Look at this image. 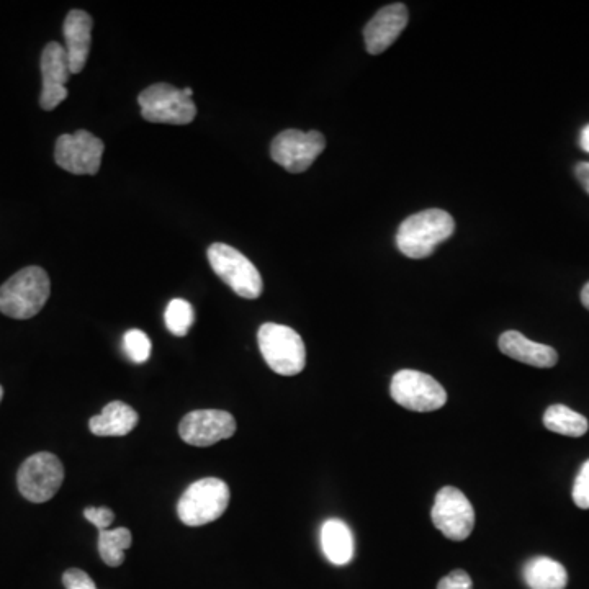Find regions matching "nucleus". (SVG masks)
Instances as JSON below:
<instances>
[{
	"mask_svg": "<svg viewBox=\"0 0 589 589\" xmlns=\"http://www.w3.org/2000/svg\"><path fill=\"white\" fill-rule=\"evenodd\" d=\"M573 501L581 509H589V460L581 465L573 485Z\"/></svg>",
	"mask_w": 589,
	"mask_h": 589,
	"instance_id": "nucleus-24",
	"label": "nucleus"
},
{
	"mask_svg": "<svg viewBox=\"0 0 589 589\" xmlns=\"http://www.w3.org/2000/svg\"><path fill=\"white\" fill-rule=\"evenodd\" d=\"M524 581L531 589H565L568 573L554 558L536 557L526 563Z\"/></svg>",
	"mask_w": 589,
	"mask_h": 589,
	"instance_id": "nucleus-19",
	"label": "nucleus"
},
{
	"mask_svg": "<svg viewBox=\"0 0 589 589\" xmlns=\"http://www.w3.org/2000/svg\"><path fill=\"white\" fill-rule=\"evenodd\" d=\"M324 148L326 138L320 131L285 130L270 144V156L288 172L300 174L310 169Z\"/></svg>",
	"mask_w": 589,
	"mask_h": 589,
	"instance_id": "nucleus-9",
	"label": "nucleus"
},
{
	"mask_svg": "<svg viewBox=\"0 0 589 589\" xmlns=\"http://www.w3.org/2000/svg\"><path fill=\"white\" fill-rule=\"evenodd\" d=\"M437 589H473V581L464 570H454L439 581Z\"/></svg>",
	"mask_w": 589,
	"mask_h": 589,
	"instance_id": "nucleus-26",
	"label": "nucleus"
},
{
	"mask_svg": "<svg viewBox=\"0 0 589 589\" xmlns=\"http://www.w3.org/2000/svg\"><path fill=\"white\" fill-rule=\"evenodd\" d=\"M138 413L123 401H110L102 413L89 421L92 434L100 437H122L138 424Z\"/></svg>",
	"mask_w": 589,
	"mask_h": 589,
	"instance_id": "nucleus-17",
	"label": "nucleus"
},
{
	"mask_svg": "<svg viewBox=\"0 0 589 589\" xmlns=\"http://www.w3.org/2000/svg\"><path fill=\"white\" fill-rule=\"evenodd\" d=\"M500 351L504 356L539 369H552L558 362V354L554 347L531 341L519 331H506L501 334Z\"/></svg>",
	"mask_w": 589,
	"mask_h": 589,
	"instance_id": "nucleus-16",
	"label": "nucleus"
},
{
	"mask_svg": "<svg viewBox=\"0 0 589 589\" xmlns=\"http://www.w3.org/2000/svg\"><path fill=\"white\" fill-rule=\"evenodd\" d=\"M64 482L61 460L50 452H38L23 462L17 473L18 491L23 498L40 504L50 501Z\"/></svg>",
	"mask_w": 589,
	"mask_h": 589,
	"instance_id": "nucleus-8",
	"label": "nucleus"
},
{
	"mask_svg": "<svg viewBox=\"0 0 589 589\" xmlns=\"http://www.w3.org/2000/svg\"><path fill=\"white\" fill-rule=\"evenodd\" d=\"M262 357L275 374L293 377L303 372L306 349L302 336L284 324H262L257 333Z\"/></svg>",
	"mask_w": 589,
	"mask_h": 589,
	"instance_id": "nucleus-3",
	"label": "nucleus"
},
{
	"mask_svg": "<svg viewBox=\"0 0 589 589\" xmlns=\"http://www.w3.org/2000/svg\"><path fill=\"white\" fill-rule=\"evenodd\" d=\"M390 395L406 410L431 413L447 403L446 388L431 375L419 370H400L392 378Z\"/></svg>",
	"mask_w": 589,
	"mask_h": 589,
	"instance_id": "nucleus-7",
	"label": "nucleus"
},
{
	"mask_svg": "<svg viewBox=\"0 0 589 589\" xmlns=\"http://www.w3.org/2000/svg\"><path fill=\"white\" fill-rule=\"evenodd\" d=\"M164 320H166L167 329H169L174 336H179V338L187 336V333H189L190 328H192V324H194L195 321L194 306L190 305L187 300L176 298V300H172V302L167 305Z\"/></svg>",
	"mask_w": 589,
	"mask_h": 589,
	"instance_id": "nucleus-22",
	"label": "nucleus"
},
{
	"mask_svg": "<svg viewBox=\"0 0 589 589\" xmlns=\"http://www.w3.org/2000/svg\"><path fill=\"white\" fill-rule=\"evenodd\" d=\"M141 117L151 123L166 125H189L197 117L194 100L185 94L184 89L159 82L138 95Z\"/></svg>",
	"mask_w": 589,
	"mask_h": 589,
	"instance_id": "nucleus-6",
	"label": "nucleus"
},
{
	"mask_svg": "<svg viewBox=\"0 0 589 589\" xmlns=\"http://www.w3.org/2000/svg\"><path fill=\"white\" fill-rule=\"evenodd\" d=\"M133 537L126 527L99 531V554L108 567H120L125 562V550L130 549Z\"/></svg>",
	"mask_w": 589,
	"mask_h": 589,
	"instance_id": "nucleus-21",
	"label": "nucleus"
},
{
	"mask_svg": "<svg viewBox=\"0 0 589 589\" xmlns=\"http://www.w3.org/2000/svg\"><path fill=\"white\" fill-rule=\"evenodd\" d=\"M208 261L213 272L233 290L236 295L256 300L264 292V282L257 267L228 244L215 243L208 248Z\"/></svg>",
	"mask_w": 589,
	"mask_h": 589,
	"instance_id": "nucleus-5",
	"label": "nucleus"
},
{
	"mask_svg": "<svg viewBox=\"0 0 589 589\" xmlns=\"http://www.w3.org/2000/svg\"><path fill=\"white\" fill-rule=\"evenodd\" d=\"M2 396H4V388L0 387V401H2Z\"/></svg>",
	"mask_w": 589,
	"mask_h": 589,
	"instance_id": "nucleus-31",
	"label": "nucleus"
},
{
	"mask_svg": "<svg viewBox=\"0 0 589 589\" xmlns=\"http://www.w3.org/2000/svg\"><path fill=\"white\" fill-rule=\"evenodd\" d=\"M432 524L447 539L462 542L475 527V509L467 496L454 486H444L436 495L431 511Z\"/></svg>",
	"mask_w": 589,
	"mask_h": 589,
	"instance_id": "nucleus-11",
	"label": "nucleus"
},
{
	"mask_svg": "<svg viewBox=\"0 0 589 589\" xmlns=\"http://www.w3.org/2000/svg\"><path fill=\"white\" fill-rule=\"evenodd\" d=\"M236 419L228 411L198 410L187 414L179 424V436L189 446L210 447L234 436Z\"/></svg>",
	"mask_w": 589,
	"mask_h": 589,
	"instance_id": "nucleus-12",
	"label": "nucleus"
},
{
	"mask_svg": "<svg viewBox=\"0 0 589 589\" xmlns=\"http://www.w3.org/2000/svg\"><path fill=\"white\" fill-rule=\"evenodd\" d=\"M321 547L333 565H347L354 557V537L346 522L329 519L321 527Z\"/></svg>",
	"mask_w": 589,
	"mask_h": 589,
	"instance_id": "nucleus-18",
	"label": "nucleus"
},
{
	"mask_svg": "<svg viewBox=\"0 0 589 589\" xmlns=\"http://www.w3.org/2000/svg\"><path fill=\"white\" fill-rule=\"evenodd\" d=\"M580 146L585 153H589V125H586L580 133Z\"/></svg>",
	"mask_w": 589,
	"mask_h": 589,
	"instance_id": "nucleus-29",
	"label": "nucleus"
},
{
	"mask_svg": "<svg viewBox=\"0 0 589 589\" xmlns=\"http://www.w3.org/2000/svg\"><path fill=\"white\" fill-rule=\"evenodd\" d=\"M576 179L580 180V184L585 187L589 194V162H581L575 169Z\"/></svg>",
	"mask_w": 589,
	"mask_h": 589,
	"instance_id": "nucleus-28",
	"label": "nucleus"
},
{
	"mask_svg": "<svg viewBox=\"0 0 589 589\" xmlns=\"http://www.w3.org/2000/svg\"><path fill=\"white\" fill-rule=\"evenodd\" d=\"M455 221L444 210H424L408 216L396 233V246L410 259H426L454 234Z\"/></svg>",
	"mask_w": 589,
	"mask_h": 589,
	"instance_id": "nucleus-1",
	"label": "nucleus"
},
{
	"mask_svg": "<svg viewBox=\"0 0 589 589\" xmlns=\"http://www.w3.org/2000/svg\"><path fill=\"white\" fill-rule=\"evenodd\" d=\"M408 25V9L405 4H390L378 10L364 28L365 48L370 54L387 51L398 40Z\"/></svg>",
	"mask_w": 589,
	"mask_h": 589,
	"instance_id": "nucleus-14",
	"label": "nucleus"
},
{
	"mask_svg": "<svg viewBox=\"0 0 589 589\" xmlns=\"http://www.w3.org/2000/svg\"><path fill=\"white\" fill-rule=\"evenodd\" d=\"M123 344H125L126 354L135 364H144L151 357L153 346H151L148 334L143 333L140 329L128 331L123 338Z\"/></svg>",
	"mask_w": 589,
	"mask_h": 589,
	"instance_id": "nucleus-23",
	"label": "nucleus"
},
{
	"mask_svg": "<svg viewBox=\"0 0 589 589\" xmlns=\"http://www.w3.org/2000/svg\"><path fill=\"white\" fill-rule=\"evenodd\" d=\"M84 516H86L87 521L90 524H94L99 531H105L110 527L112 524L113 519H115V513H113L112 509L108 508H87L84 511Z\"/></svg>",
	"mask_w": 589,
	"mask_h": 589,
	"instance_id": "nucleus-27",
	"label": "nucleus"
},
{
	"mask_svg": "<svg viewBox=\"0 0 589 589\" xmlns=\"http://www.w3.org/2000/svg\"><path fill=\"white\" fill-rule=\"evenodd\" d=\"M581 303L585 306L586 310H589V282L581 290Z\"/></svg>",
	"mask_w": 589,
	"mask_h": 589,
	"instance_id": "nucleus-30",
	"label": "nucleus"
},
{
	"mask_svg": "<svg viewBox=\"0 0 589 589\" xmlns=\"http://www.w3.org/2000/svg\"><path fill=\"white\" fill-rule=\"evenodd\" d=\"M104 141L90 131L79 130L72 135H61L56 141L54 159L64 171L76 176H95L104 156Z\"/></svg>",
	"mask_w": 589,
	"mask_h": 589,
	"instance_id": "nucleus-10",
	"label": "nucleus"
},
{
	"mask_svg": "<svg viewBox=\"0 0 589 589\" xmlns=\"http://www.w3.org/2000/svg\"><path fill=\"white\" fill-rule=\"evenodd\" d=\"M50 293V277L45 270L25 267L0 287V311L14 320H30L43 310Z\"/></svg>",
	"mask_w": 589,
	"mask_h": 589,
	"instance_id": "nucleus-2",
	"label": "nucleus"
},
{
	"mask_svg": "<svg viewBox=\"0 0 589 589\" xmlns=\"http://www.w3.org/2000/svg\"><path fill=\"white\" fill-rule=\"evenodd\" d=\"M94 20L84 10H71L64 20L63 35L71 74H79L86 66L92 45Z\"/></svg>",
	"mask_w": 589,
	"mask_h": 589,
	"instance_id": "nucleus-15",
	"label": "nucleus"
},
{
	"mask_svg": "<svg viewBox=\"0 0 589 589\" xmlns=\"http://www.w3.org/2000/svg\"><path fill=\"white\" fill-rule=\"evenodd\" d=\"M230 504V488L220 478H203L184 491L177 514L185 526H205L225 514Z\"/></svg>",
	"mask_w": 589,
	"mask_h": 589,
	"instance_id": "nucleus-4",
	"label": "nucleus"
},
{
	"mask_svg": "<svg viewBox=\"0 0 589 589\" xmlns=\"http://www.w3.org/2000/svg\"><path fill=\"white\" fill-rule=\"evenodd\" d=\"M63 583L66 589H97L94 580L79 568H71L64 573Z\"/></svg>",
	"mask_w": 589,
	"mask_h": 589,
	"instance_id": "nucleus-25",
	"label": "nucleus"
},
{
	"mask_svg": "<svg viewBox=\"0 0 589 589\" xmlns=\"http://www.w3.org/2000/svg\"><path fill=\"white\" fill-rule=\"evenodd\" d=\"M71 76L68 53L63 45L56 41L48 43L41 54V77H43V89H41L40 105L43 110H53L59 104L68 99L66 82Z\"/></svg>",
	"mask_w": 589,
	"mask_h": 589,
	"instance_id": "nucleus-13",
	"label": "nucleus"
},
{
	"mask_svg": "<svg viewBox=\"0 0 589 589\" xmlns=\"http://www.w3.org/2000/svg\"><path fill=\"white\" fill-rule=\"evenodd\" d=\"M544 426L550 432H557L568 437L585 436L589 429L588 419L565 405H552L547 408L544 414Z\"/></svg>",
	"mask_w": 589,
	"mask_h": 589,
	"instance_id": "nucleus-20",
	"label": "nucleus"
}]
</instances>
